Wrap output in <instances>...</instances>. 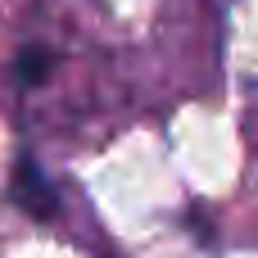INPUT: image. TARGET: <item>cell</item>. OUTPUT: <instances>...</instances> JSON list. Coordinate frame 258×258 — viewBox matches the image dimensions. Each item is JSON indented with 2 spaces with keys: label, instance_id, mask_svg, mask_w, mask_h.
Returning <instances> with one entry per match:
<instances>
[{
  "label": "cell",
  "instance_id": "1",
  "mask_svg": "<svg viewBox=\"0 0 258 258\" xmlns=\"http://www.w3.org/2000/svg\"><path fill=\"white\" fill-rule=\"evenodd\" d=\"M18 200H23L32 213H41V218L54 209V200H50V186H45V177H41L32 163H23V168H18Z\"/></svg>",
  "mask_w": 258,
  "mask_h": 258
}]
</instances>
